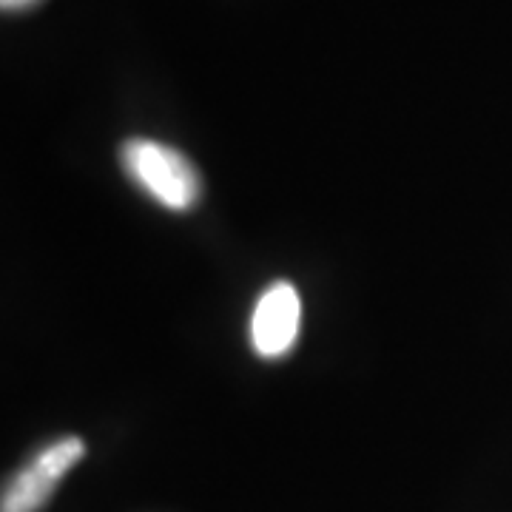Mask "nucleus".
Segmentation results:
<instances>
[{"label":"nucleus","instance_id":"4","mask_svg":"<svg viewBox=\"0 0 512 512\" xmlns=\"http://www.w3.org/2000/svg\"><path fill=\"white\" fill-rule=\"evenodd\" d=\"M40 0H0V6L3 9H9V12H15V9H29V6H35Z\"/></svg>","mask_w":512,"mask_h":512},{"label":"nucleus","instance_id":"3","mask_svg":"<svg viewBox=\"0 0 512 512\" xmlns=\"http://www.w3.org/2000/svg\"><path fill=\"white\" fill-rule=\"evenodd\" d=\"M302 302L291 282H274L259 296L251 316V342L265 359H279L293 348L299 336Z\"/></svg>","mask_w":512,"mask_h":512},{"label":"nucleus","instance_id":"1","mask_svg":"<svg viewBox=\"0 0 512 512\" xmlns=\"http://www.w3.org/2000/svg\"><path fill=\"white\" fill-rule=\"evenodd\" d=\"M120 165L131 183L168 211H188L200 202V171L177 148L134 137L120 148Z\"/></svg>","mask_w":512,"mask_h":512},{"label":"nucleus","instance_id":"2","mask_svg":"<svg viewBox=\"0 0 512 512\" xmlns=\"http://www.w3.org/2000/svg\"><path fill=\"white\" fill-rule=\"evenodd\" d=\"M86 456V441L77 436L49 444L46 450H40L18 476L12 478L3 490L0 512H40L46 507V501L52 498L57 484L63 476L72 470L74 464H80Z\"/></svg>","mask_w":512,"mask_h":512}]
</instances>
